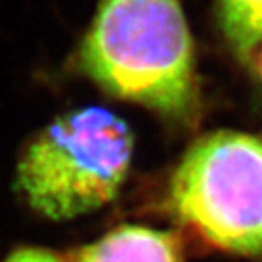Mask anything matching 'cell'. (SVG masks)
I'll use <instances>...</instances> for the list:
<instances>
[{"mask_svg":"<svg viewBox=\"0 0 262 262\" xmlns=\"http://www.w3.org/2000/svg\"><path fill=\"white\" fill-rule=\"evenodd\" d=\"M78 64L110 95L166 117L186 119L196 106L191 35L179 0H100Z\"/></svg>","mask_w":262,"mask_h":262,"instance_id":"obj_1","label":"cell"},{"mask_svg":"<svg viewBox=\"0 0 262 262\" xmlns=\"http://www.w3.org/2000/svg\"><path fill=\"white\" fill-rule=\"evenodd\" d=\"M131 153L133 133L120 117L104 107L71 111L29 140L15 186L44 217L77 219L117 196Z\"/></svg>","mask_w":262,"mask_h":262,"instance_id":"obj_2","label":"cell"},{"mask_svg":"<svg viewBox=\"0 0 262 262\" xmlns=\"http://www.w3.org/2000/svg\"><path fill=\"white\" fill-rule=\"evenodd\" d=\"M169 206L221 250L262 255V137L215 131L193 142L173 173Z\"/></svg>","mask_w":262,"mask_h":262,"instance_id":"obj_3","label":"cell"},{"mask_svg":"<svg viewBox=\"0 0 262 262\" xmlns=\"http://www.w3.org/2000/svg\"><path fill=\"white\" fill-rule=\"evenodd\" d=\"M77 262H182L175 237L166 231L122 226L86 246Z\"/></svg>","mask_w":262,"mask_h":262,"instance_id":"obj_4","label":"cell"},{"mask_svg":"<svg viewBox=\"0 0 262 262\" xmlns=\"http://www.w3.org/2000/svg\"><path fill=\"white\" fill-rule=\"evenodd\" d=\"M219 20L231 48L246 57L262 40V0H219Z\"/></svg>","mask_w":262,"mask_h":262,"instance_id":"obj_5","label":"cell"},{"mask_svg":"<svg viewBox=\"0 0 262 262\" xmlns=\"http://www.w3.org/2000/svg\"><path fill=\"white\" fill-rule=\"evenodd\" d=\"M4 262H64L57 253L40 248H20L13 251Z\"/></svg>","mask_w":262,"mask_h":262,"instance_id":"obj_6","label":"cell"},{"mask_svg":"<svg viewBox=\"0 0 262 262\" xmlns=\"http://www.w3.org/2000/svg\"><path fill=\"white\" fill-rule=\"evenodd\" d=\"M260 73H262V57H260Z\"/></svg>","mask_w":262,"mask_h":262,"instance_id":"obj_7","label":"cell"}]
</instances>
